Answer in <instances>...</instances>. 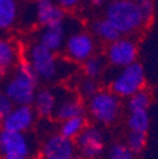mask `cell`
Returning <instances> with one entry per match:
<instances>
[{
  "instance_id": "1",
  "label": "cell",
  "mask_w": 158,
  "mask_h": 159,
  "mask_svg": "<svg viewBox=\"0 0 158 159\" xmlns=\"http://www.w3.org/2000/svg\"><path fill=\"white\" fill-rule=\"evenodd\" d=\"M37 84L38 76L26 58L18 62L15 73L7 82L4 92L14 105H32L37 92Z\"/></svg>"
},
{
  "instance_id": "2",
  "label": "cell",
  "mask_w": 158,
  "mask_h": 159,
  "mask_svg": "<svg viewBox=\"0 0 158 159\" xmlns=\"http://www.w3.org/2000/svg\"><path fill=\"white\" fill-rule=\"evenodd\" d=\"M106 18L122 34L137 30L144 22L135 0H114L106 8Z\"/></svg>"
},
{
  "instance_id": "3",
  "label": "cell",
  "mask_w": 158,
  "mask_h": 159,
  "mask_svg": "<svg viewBox=\"0 0 158 159\" xmlns=\"http://www.w3.org/2000/svg\"><path fill=\"white\" fill-rule=\"evenodd\" d=\"M27 59L35 71L38 80L52 81L61 73V65L56 58V52L48 49L39 42L29 47Z\"/></svg>"
},
{
  "instance_id": "4",
  "label": "cell",
  "mask_w": 158,
  "mask_h": 159,
  "mask_svg": "<svg viewBox=\"0 0 158 159\" xmlns=\"http://www.w3.org/2000/svg\"><path fill=\"white\" fill-rule=\"evenodd\" d=\"M144 84V71L143 67L133 62L118 73V76L110 84V91L116 96L129 97L134 92L139 91Z\"/></svg>"
},
{
  "instance_id": "5",
  "label": "cell",
  "mask_w": 158,
  "mask_h": 159,
  "mask_svg": "<svg viewBox=\"0 0 158 159\" xmlns=\"http://www.w3.org/2000/svg\"><path fill=\"white\" fill-rule=\"evenodd\" d=\"M32 153V143L26 133L0 130V157L5 159H26Z\"/></svg>"
},
{
  "instance_id": "6",
  "label": "cell",
  "mask_w": 158,
  "mask_h": 159,
  "mask_svg": "<svg viewBox=\"0 0 158 159\" xmlns=\"http://www.w3.org/2000/svg\"><path fill=\"white\" fill-rule=\"evenodd\" d=\"M89 111L97 123L109 125L119 114V100L113 92H96L89 98Z\"/></svg>"
},
{
  "instance_id": "7",
  "label": "cell",
  "mask_w": 158,
  "mask_h": 159,
  "mask_svg": "<svg viewBox=\"0 0 158 159\" xmlns=\"http://www.w3.org/2000/svg\"><path fill=\"white\" fill-rule=\"evenodd\" d=\"M76 149L85 158L100 157L104 152V135L96 126H86L76 136Z\"/></svg>"
},
{
  "instance_id": "8",
  "label": "cell",
  "mask_w": 158,
  "mask_h": 159,
  "mask_svg": "<svg viewBox=\"0 0 158 159\" xmlns=\"http://www.w3.org/2000/svg\"><path fill=\"white\" fill-rule=\"evenodd\" d=\"M35 111L32 105H14L2 120V129L27 133L35 121Z\"/></svg>"
},
{
  "instance_id": "9",
  "label": "cell",
  "mask_w": 158,
  "mask_h": 159,
  "mask_svg": "<svg viewBox=\"0 0 158 159\" xmlns=\"http://www.w3.org/2000/svg\"><path fill=\"white\" fill-rule=\"evenodd\" d=\"M41 153L47 159H71L75 157L76 144L73 139L66 138L62 134H54L46 139Z\"/></svg>"
},
{
  "instance_id": "10",
  "label": "cell",
  "mask_w": 158,
  "mask_h": 159,
  "mask_svg": "<svg viewBox=\"0 0 158 159\" xmlns=\"http://www.w3.org/2000/svg\"><path fill=\"white\" fill-rule=\"evenodd\" d=\"M65 51L67 57L73 62L82 63L85 59L94 54V41L92 38L84 32L73 33L66 38L65 42Z\"/></svg>"
},
{
  "instance_id": "11",
  "label": "cell",
  "mask_w": 158,
  "mask_h": 159,
  "mask_svg": "<svg viewBox=\"0 0 158 159\" xmlns=\"http://www.w3.org/2000/svg\"><path fill=\"white\" fill-rule=\"evenodd\" d=\"M137 58V48L133 42L129 39L118 38L116 41L111 42L108 49V59L109 62L116 67H125Z\"/></svg>"
},
{
  "instance_id": "12",
  "label": "cell",
  "mask_w": 158,
  "mask_h": 159,
  "mask_svg": "<svg viewBox=\"0 0 158 159\" xmlns=\"http://www.w3.org/2000/svg\"><path fill=\"white\" fill-rule=\"evenodd\" d=\"M34 10L37 22L42 27L61 24L65 20V10L56 0H37Z\"/></svg>"
},
{
  "instance_id": "13",
  "label": "cell",
  "mask_w": 158,
  "mask_h": 159,
  "mask_svg": "<svg viewBox=\"0 0 158 159\" xmlns=\"http://www.w3.org/2000/svg\"><path fill=\"white\" fill-rule=\"evenodd\" d=\"M66 38V27L63 23H61L56 25L43 27L41 34H39L38 42L53 52H58L61 48H63Z\"/></svg>"
},
{
  "instance_id": "14",
  "label": "cell",
  "mask_w": 158,
  "mask_h": 159,
  "mask_svg": "<svg viewBox=\"0 0 158 159\" xmlns=\"http://www.w3.org/2000/svg\"><path fill=\"white\" fill-rule=\"evenodd\" d=\"M57 102H58V98L53 91L48 89H42L35 92L32 106L37 115L42 117H49L54 114Z\"/></svg>"
},
{
  "instance_id": "15",
  "label": "cell",
  "mask_w": 158,
  "mask_h": 159,
  "mask_svg": "<svg viewBox=\"0 0 158 159\" xmlns=\"http://www.w3.org/2000/svg\"><path fill=\"white\" fill-rule=\"evenodd\" d=\"M19 51L10 39L0 38V77L7 75L19 61Z\"/></svg>"
},
{
  "instance_id": "16",
  "label": "cell",
  "mask_w": 158,
  "mask_h": 159,
  "mask_svg": "<svg viewBox=\"0 0 158 159\" xmlns=\"http://www.w3.org/2000/svg\"><path fill=\"white\" fill-rule=\"evenodd\" d=\"M85 106L81 104L80 100L77 98H63L60 102H57L56 110L53 116L57 120H66L70 117H75V116H81L85 115Z\"/></svg>"
},
{
  "instance_id": "17",
  "label": "cell",
  "mask_w": 158,
  "mask_h": 159,
  "mask_svg": "<svg viewBox=\"0 0 158 159\" xmlns=\"http://www.w3.org/2000/svg\"><path fill=\"white\" fill-rule=\"evenodd\" d=\"M16 0H0V30L9 29L16 20Z\"/></svg>"
},
{
  "instance_id": "18",
  "label": "cell",
  "mask_w": 158,
  "mask_h": 159,
  "mask_svg": "<svg viewBox=\"0 0 158 159\" xmlns=\"http://www.w3.org/2000/svg\"><path fill=\"white\" fill-rule=\"evenodd\" d=\"M92 32L99 37L104 39L106 42H114L118 38H120L122 33L115 28V25L109 20L108 18L101 19V20H96L92 24Z\"/></svg>"
},
{
  "instance_id": "19",
  "label": "cell",
  "mask_w": 158,
  "mask_h": 159,
  "mask_svg": "<svg viewBox=\"0 0 158 159\" xmlns=\"http://www.w3.org/2000/svg\"><path fill=\"white\" fill-rule=\"evenodd\" d=\"M86 128V119L85 115L70 117L66 120H62V124L60 126V134H62L66 138L76 139V136L80 134Z\"/></svg>"
},
{
  "instance_id": "20",
  "label": "cell",
  "mask_w": 158,
  "mask_h": 159,
  "mask_svg": "<svg viewBox=\"0 0 158 159\" xmlns=\"http://www.w3.org/2000/svg\"><path fill=\"white\" fill-rule=\"evenodd\" d=\"M148 125H149V117L146 110L130 111V116L128 119V126L130 130L147 131Z\"/></svg>"
},
{
  "instance_id": "21",
  "label": "cell",
  "mask_w": 158,
  "mask_h": 159,
  "mask_svg": "<svg viewBox=\"0 0 158 159\" xmlns=\"http://www.w3.org/2000/svg\"><path fill=\"white\" fill-rule=\"evenodd\" d=\"M82 63H84V73L86 77L96 78L101 75L104 68V61L100 57H96L92 54L87 59H85Z\"/></svg>"
},
{
  "instance_id": "22",
  "label": "cell",
  "mask_w": 158,
  "mask_h": 159,
  "mask_svg": "<svg viewBox=\"0 0 158 159\" xmlns=\"http://www.w3.org/2000/svg\"><path fill=\"white\" fill-rule=\"evenodd\" d=\"M129 101H128V107L130 111H135V110H147L148 105H149V95L146 91H137L133 95L129 96Z\"/></svg>"
},
{
  "instance_id": "23",
  "label": "cell",
  "mask_w": 158,
  "mask_h": 159,
  "mask_svg": "<svg viewBox=\"0 0 158 159\" xmlns=\"http://www.w3.org/2000/svg\"><path fill=\"white\" fill-rule=\"evenodd\" d=\"M127 145L133 153H141L146 145V131L130 130L127 139Z\"/></svg>"
},
{
  "instance_id": "24",
  "label": "cell",
  "mask_w": 158,
  "mask_h": 159,
  "mask_svg": "<svg viewBox=\"0 0 158 159\" xmlns=\"http://www.w3.org/2000/svg\"><path fill=\"white\" fill-rule=\"evenodd\" d=\"M78 92H80L82 97L87 98V100L91 98L96 92H99V85L95 81V78H91V77L84 78L80 82V85H78Z\"/></svg>"
},
{
  "instance_id": "25",
  "label": "cell",
  "mask_w": 158,
  "mask_h": 159,
  "mask_svg": "<svg viewBox=\"0 0 158 159\" xmlns=\"http://www.w3.org/2000/svg\"><path fill=\"white\" fill-rule=\"evenodd\" d=\"M109 158L111 159H132L133 152L124 144H114L109 149Z\"/></svg>"
},
{
  "instance_id": "26",
  "label": "cell",
  "mask_w": 158,
  "mask_h": 159,
  "mask_svg": "<svg viewBox=\"0 0 158 159\" xmlns=\"http://www.w3.org/2000/svg\"><path fill=\"white\" fill-rule=\"evenodd\" d=\"M14 104L10 101V98L7 96L4 91H0V123L7 116V114L13 109Z\"/></svg>"
},
{
  "instance_id": "27",
  "label": "cell",
  "mask_w": 158,
  "mask_h": 159,
  "mask_svg": "<svg viewBox=\"0 0 158 159\" xmlns=\"http://www.w3.org/2000/svg\"><path fill=\"white\" fill-rule=\"evenodd\" d=\"M135 3L139 7L144 22L149 20L153 14V2L152 0H135Z\"/></svg>"
},
{
  "instance_id": "28",
  "label": "cell",
  "mask_w": 158,
  "mask_h": 159,
  "mask_svg": "<svg viewBox=\"0 0 158 159\" xmlns=\"http://www.w3.org/2000/svg\"><path fill=\"white\" fill-rule=\"evenodd\" d=\"M56 2L63 10H70V9H73L75 7H77L78 3H80V0H56Z\"/></svg>"
},
{
  "instance_id": "29",
  "label": "cell",
  "mask_w": 158,
  "mask_h": 159,
  "mask_svg": "<svg viewBox=\"0 0 158 159\" xmlns=\"http://www.w3.org/2000/svg\"><path fill=\"white\" fill-rule=\"evenodd\" d=\"M90 3L94 5H103L105 3V0H90Z\"/></svg>"
}]
</instances>
